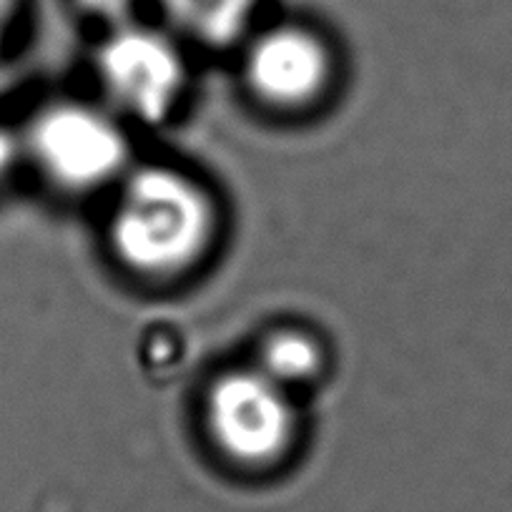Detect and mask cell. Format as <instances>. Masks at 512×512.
I'll use <instances>...</instances> for the list:
<instances>
[{
  "label": "cell",
  "mask_w": 512,
  "mask_h": 512,
  "mask_svg": "<svg viewBox=\"0 0 512 512\" xmlns=\"http://www.w3.org/2000/svg\"><path fill=\"white\" fill-rule=\"evenodd\" d=\"M216 209L199 181L166 166H146L121 184L108 221V244L136 277L174 279L214 244Z\"/></svg>",
  "instance_id": "6da1fadb"
},
{
  "label": "cell",
  "mask_w": 512,
  "mask_h": 512,
  "mask_svg": "<svg viewBox=\"0 0 512 512\" xmlns=\"http://www.w3.org/2000/svg\"><path fill=\"white\" fill-rule=\"evenodd\" d=\"M26 149L48 181L66 191H91L123 174L128 141L116 118L86 103H53L36 118Z\"/></svg>",
  "instance_id": "277c9868"
},
{
  "label": "cell",
  "mask_w": 512,
  "mask_h": 512,
  "mask_svg": "<svg viewBox=\"0 0 512 512\" xmlns=\"http://www.w3.org/2000/svg\"><path fill=\"white\" fill-rule=\"evenodd\" d=\"M204 415L214 445L236 465H274L294 445L297 415L287 390L256 367L216 377Z\"/></svg>",
  "instance_id": "3957f363"
},
{
  "label": "cell",
  "mask_w": 512,
  "mask_h": 512,
  "mask_svg": "<svg viewBox=\"0 0 512 512\" xmlns=\"http://www.w3.org/2000/svg\"><path fill=\"white\" fill-rule=\"evenodd\" d=\"M23 3L26 0H0V28L3 31H13L18 16L23 11Z\"/></svg>",
  "instance_id": "9c48e42d"
},
{
  "label": "cell",
  "mask_w": 512,
  "mask_h": 512,
  "mask_svg": "<svg viewBox=\"0 0 512 512\" xmlns=\"http://www.w3.org/2000/svg\"><path fill=\"white\" fill-rule=\"evenodd\" d=\"M16 154H18L16 141H13L11 136L0 134V176L6 174L8 169H11L13 161H16Z\"/></svg>",
  "instance_id": "30bf717a"
},
{
  "label": "cell",
  "mask_w": 512,
  "mask_h": 512,
  "mask_svg": "<svg viewBox=\"0 0 512 512\" xmlns=\"http://www.w3.org/2000/svg\"><path fill=\"white\" fill-rule=\"evenodd\" d=\"M144 3H149V0H68V6L73 8L78 18L93 23L103 33L141 21L139 11Z\"/></svg>",
  "instance_id": "ba28073f"
},
{
  "label": "cell",
  "mask_w": 512,
  "mask_h": 512,
  "mask_svg": "<svg viewBox=\"0 0 512 512\" xmlns=\"http://www.w3.org/2000/svg\"><path fill=\"white\" fill-rule=\"evenodd\" d=\"M179 41L201 48L241 46L259 26L267 0H149Z\"/></svg>",
  "instance_id": "8992f818"
},
{
  "label": "cell",
  "mask_w": 512,
  "mask_h": 512,
  "mask_svg": "<svg viewBox=\"0 0 512 512\" xmlns=\"http://www.w3.org/2000/svg\"><path fill=\"white\" fill-rule=\"evenodd\" d=\"M93 71L108 101L141 123L166 121L189 83L179 38L169 28L144 21L103 33Z\"/></svg>",
  "instance_id": "7a4b0ae2"
},
{
  "label": "cell",
  "mask_w": 512,
  "mask_h": 512,
  "mask_svg": "<svg viewBox=\"0 0 512 512\" xmlns=\"http://www.w3.org/2000/svg\"><path fill=\"white\" fill-rule=\"evenodd\" d=\"M244 81L274 108H302L324 96L334 78V51L304 21L256 26L244 43Z\"/></svg>",
  "instance_id": "5b68a950"
},
{
  "label": "cell",
  "mask_w": 512,
  "mask_h": 512,
  "mask_svg": "<svg viewBox=\"0 0 512 512\" xmlns=\"http://www.w3.org/2000/svg\"><path fill=\"white\" fill-rule=\"evenodd\" d=\"M324 354L312 334L284 329L264 339L256 369L287 390L289 384L312 382L322 372Z\"/></svg>",
  "instance_id": "52a82bcc"
}]
</instances>
